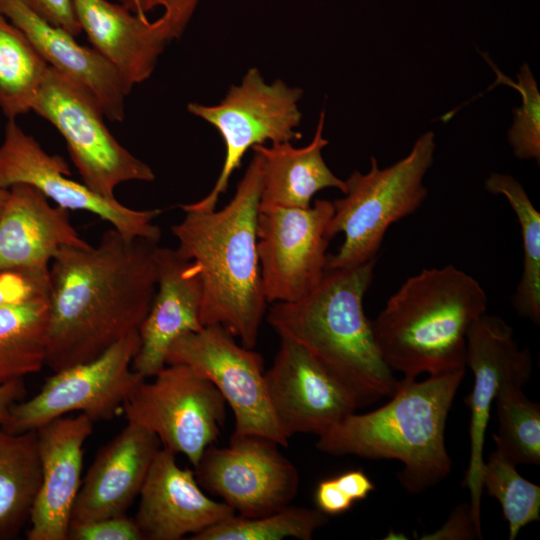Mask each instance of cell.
<instances>
[{
    "label": "cell",
    "mask_w": 540,
    "mask_h": 540,
    "mask_svg": "<svg viewBox=\"0 0 540 540\" xmlns=\"http://www.w3.org/2000/svg\"><path fill=\"white\" fill-rule=\"evenodd\" d=\"M88 244L73 226L68 210L51 205L30 185L8 188L0 213V273H48L61 248Z\"/></svg>",
    "instance_id": "cell-20"
},
{
    "label": "cell",
    "mask_w": 540,
    "mask_h": 540,
    "mask_svg": "<svg viewBox=\"0 0 540 540\" xmlns=\"http://www.w3.org/2000/svg\"><path fill=\"white\" fill-rule=\"evenodd\" d=\"M34 13L48 23L73 36L82 30L78 22L73 0H22Z\"/></svg>",
    "instance_id": "cell-36"
},
{
    "label": "cell",
    "mask_w": 540,
    "mask_h": 540,
    "mask_svg": "<svg viewBox=\"0 0 540 540\" xmlns=\"http://www.w3.org/2000/svg\"><path fill=\"white\" fill-rule=\"evenodd\" d=\"M31 110L58 130L83 183L99 195L114 199L122 183L155 179L151 167L114 138L94 98L50 66Z\"/></svg>",
    "instance_id": "cell-8"
},
{
    "label": "cell",
    "mask_w": 540,
    "mask_h": 540,
    "mask_svg": "<svg viewBox=\"0 0 540 540\" xmlns=\"http://www.w3.org/2000/svg\"><path fill=\"white\" fill-rule=\"evenodd\" d=\"M333 478L354 502L365 499L375 489L372 481L362 470H350Z\"/></svg>",
    "instance_id": "cell-39"
},
{
    "label": "cell",
    "mask_w": 540,
    "mask_h": 540,
    "mask_svg": "<svg viewBox=\"0 0 540 540\" xmlns=\"http://www.w3.org/2000/svg\"><path fill=\"white\" fill-rule=\"evenodd\" d=\"M30 185L48 200L68 211L79 210L97 215L127 237L160 240V228L153 223L159 209L129 208L116 198L99 195L84 183L70 178L66 161L47 153L40 144L9 119L0 145V186Z\"/></svg>",
    "instance_id": "cell-14"
},
{
    "label": "cell",
    "mask_w": 540,
    "mask_h": 540,
    "mask_svg": "<svg viewBox=\"0 0 540 540\" xmlns=\"http://www.w3.org/2000/svg\"><path fill=\"white\" fill-rule=\"evenodd\" d=\"M492 65V64H491ZM499 83L518 90L522 97L521 107L515 109L513 126L508 133L514 154L519 159H540V95L537 84L527 64L518 73V81L513 82L494 65Z\"/></svg>",
    "instance_id": "cell-32"
},
{
    "label": "cell",
    "mask_w": 540,
    "mask_h": 540,
    "mask_svg": "<svg viewBox=\"0 0 540 540\" xmlns=\"http://www.w3.org/2000/svg\"><path fill=\"white\" fill-rule=\"evenodd\" d=\"M328 522L317 509L286 506L273 513L247 518L234 514L192 535L191 540H281L291 537L311 540Z\"/></svg>",
    "instance_id": "cell-29"
},
{
    "label": "cell",
    "mask_w": 540,
    "mask_h": 540,
    "mask_svg": "<svg viewBox=\"0 0 540 540\" xmlns=\"http://www.w3.org/2000/svg\"><path fill=\"white\" fill-rule=\"evenodd\" d=\"M0 13L23 32L51 68L86 90L109 120L123 121L128 92L103 56L39 17L22 0H0Z\"/></svg>",
    "instance_id": "cell-23"
},
{
    "label": "cell",
    "mask_w": 540,
    "mask_h": 540,
    "mask_svg": "<svg viewBox=\"0 0 540 540\" xmlns=\"http://www.w3.org/2000/svg\"><path fill=\"white\" fill-rule=\"evenodd\" d=\"M317 508L327 515H337L348 511L355 503L336 484L334 478L320 481L315 491Z\"/></svg>",
    "instance_id": "cell-38"
},
{
    "label": "cell",
    "mask_w": 540,
    "mask_h": 540,
    "mask_svg": "<svg viewBox=\"0 0 540 540\" xmlns=\"http://www.w3.org/2000/svg\"><path fill=\"white\" fill-rule=\"evenodd\" d=\"M485 187L492 194L503 195L517 217L523 244V270L512 304L519 315L539 325L540 213L522 184L510 175L493 173L487 178Z\"/></svg>",
    "instance_id": "cell-27"
},
{
    "label": "cell",
    "mask_w": 540,
    "mask_h": 540,
    "mask_svg": "<svg viewBox=\"0 0 540 540\" xmlns=\"http://www.w3.org/2000/svg\"><path fill=\"white\" fill-rule=\"evenodd\" d=\"M202 287L197 265L177 249L157 252V285L149 311L138 329L139 348L132 369L145 379L165 365L167 352L181 336L203 328Z\"/></svg>",
    "instance_id": "cell-19"
},
{
    "label": "cell",
    "mask_w": 540,
    "mask_h": 540,
    "mask_svg": "<svg viewBox=\"0 0 540 540\" xmlns=\"http://www.w3.org/2000/svg\"><path fill=\"white\" fill-rule=\"evenodd\" d=\"M435 151L433 132L421 135L410 153L395 164L380 169L371 157L367 173L353 171L345 180L346 192L332 201L328 226L332 239L344 234L328 268H352L376 259L388 228L415 213L427 197L423 178L432 166Z\"/></svg>",
    "instance_id": "cell-6"
},
{
    "label": "cell",
    "mask_w": 540,
    "mask_h": 540,
    "mask_svg": "<svg viewBox=\"0 0 540 540\" xmlns=\"http://www.w3.org/2000/svg\"><path fill=\"white\" fill-rule=\"evenodd\" d=\"M302 95V89L290 87L282 80L267 83L253 67L218 104L189 103V113L217 129L225 145V158L212 190L199 201L182 205V210H215L249 149L267 141L272 144L300 139L296 129L302 118L298 107Z\"/></svg>",
    "instance_id": "cell-7"
},
{
    "label": "cell",
    "mask_w": 540,
    "mask_h": 540,
    "mask_svg": "<svg viewBox=\"0 0 540 540\" xmlns=\"http://www.w3.org/2000/svg\"><path fill=\"white\" fill-rule=\"evenodd\" d=\"M265 371L268 398L285 435L329 431L360 406L355 392L309 351L286 338Z\"/></svg>",
    "instance_id": "cell-16"
},
{
    "label": "cell",
    "mask_w": 540,
    "mask_h": 540,
    "mask_svg": "<svg viewBox=\"0 0 540 540\" xmlns=\"http://www.w3.org/2000/svg\"><path fill=\"white\" fill-rule=\"evenodd\" d=\"M160 448L154 433L127 423L98 451L78 491L71 522L126 514Z\"/></svg>",
    "instance_id": "cell-22"
},
{
    "label": "cell",
    "mask_w": 540,
    "mask_h": 540,
    "mask_svg": "<svg viewBox=\"0 0 540 540\" xmlns=\"http://www.w3.org/2000/svg\"><path fill=\"white\" fill-rule=\"evenodd\" d=\"M474 384L465 398L470 409V459L463 485L470 492V508L481 528L485 433L490 410L500 388L510 382L525 385L532 373L528 349H520L513 328L502 318L485 313L469 328L466 338V367Z\"/></svg>",
    "instance_id": "cell-15"
},
{
    "label": "cell",
    "mask_w": 540,
    "mask_h": 540,
    "mask_svg": "<svg viewBox=\"0 0 540 540\" xmlns=\"http://www.w3.org/2000/svg\"><path fill=\"white\" fill-rule=\"evenodd\" d=\"M465 370L421 381L404 377L386 404L349 415L319 436L316 448L333 456L397 460L404 466L399 481L408 492L433 487L451 472L445 427Z\"/></svg>",
    "instance_id": "cell-4"
},
{
    "label": "cell",
    "mask_w": 540,
    "mask_h": 540,
    "mask_svg": "<svg viewBox=\"0 0 540 540\" xmlns=\"http://www.w3.org/2000/svg\"><path fill=\"white\" fill-rule=\"evenodd\" d=\"M324 120L322 110L314 137L304 147L280 142L252 148L262 157L260 208H308L314 195L323 189L346 192L345 180L330 170L322 156L323 148L328 145L323 137Z\"/></svg>",
    "instance_id": "cell-24"
},
{
    "label": "cell",
    "mask_w": 540,
    "mask_h": 540,
    "mask_svg": "<svg viewBox=\"0 0 540 540\" xmlns=\"http://www.w3.org/2000/svg\"><path fill=\"white\" fill-rule=\"evenodd\" d=\"M131 12L147 17L155 8H162L175 39L181 37L201 0H118Z\"/></svg>",
    "instance_id": "cell-34"
},
{
    "label": "cell",
    "mask_w": 540,
    "mask_h": 540,
    "mask_svg": "<svg viewBox=\"0 0 540 540\" xmlns=\"http://www.w3.org/2000/svg\"><path fill=\"white\" fill-rule=\"evenodd\" d=\"M333 203L317 199L308 208H260L257 252L265 298L295 302L322 281L328 266V226Z\"/></svg>",
    "instance_id": "cell-12"
},
{
    "label": "cell",
    "mask_w": 540,
    "mask_h": 540,
    "mask_svg": "<svg viewBox=\"0 0 540 540\" xmlns=\"http://www.w3.org/2000/svg\"><path fill=\"white\" fill-rule=\"evenodd\" d=\"M73 3L81 30L92 48L117 71L128 94L152 75L166 45L175 39L162 15L149 21L108 0Z\"/></svg>",
    "instance_id": "cell-21"
},
{
    "label": "cell",
    "mask_w": 540,
    "mask_h": 540,
    "mask_svg": "<svg viewBox=\"0 0 540 540\" xmlns=\"http://www.w3.org/2000/svg\"><path fill=\"white\" fill-rule=\"evenodd\" d=\"M166 365L190 366L210 380L232 409L236 435H258L288 447L271 407L262 356L219 325L185 334L169 348Z\"/></svg>",
    "instance_id": "cell-11"
},
{
    "label": "cell",
    "mask_w": 540,
    "mask_h": 540,
    "mask_svg": "<svg viewBox=\"0 0 540 540\" xmlns=\"http://www.w3.org/2000/svg\"><path fill=\"white\" fill-rule=\"evenodd\" d=\"M274 440L232 434L223 448L210 445L195 467L201 488L222 498L235 514L254 518L288 506L300 477Z\"/></svg>",
    "instance_id": "cell-13"
},
{
    "label": "cell",
    "mask_w": 540,
    "mask_h": 540,
    "mask_svg": "<svg viewBox=\"0 0 540 540\" xmlns=\"http://www.w3.org/2000/svg\"><path fill=\"white\" fill-rule=\"evenodd\" d=\"M40 484L36 430L12 434L0 426V540L20 534L30 519Z\"/></svg>",
    "instance_id": "cell-25"
},
{
    "label": "cell",
    "mask_w": 540,
    "mask_h": 540,
    "mask_svg": "<svg viewBox=\"0 0 540 540\" xmlns=\"http://www.w3.org/2000/svg\"><path fill=\"white\" fill-rule=\"evenodd\" d=\"M26 392L24 379L15 380L0 387V426L8 420L12 407L24 400Z\"/></svg>",
    "instance_id": "cell-40"
},
{
    "label": "cell",
    "mask_w": 540,
    "mask_h": 540,
    "mask_svg": "<svg viewBox=\"0 0 540 540\" xmlns=\"http://www.w3.org/2000/svg\"><path fill=\"white\" fill-rule=\"evenodd\" d=\"M516 464L495 449L484 460L482 485L496 498L509 526V540L531 522L540 520V486L522 477Z\"/></svg>",
    "instance_id": "cell-31"
},
{
    "label": "cell",
    "mask_w": 540,
    "mask_h": 540,
    "mask_svg": "<svg viewBox=\"0 0 540 540\" xmlns=\"http://www.w3.org/2000/svg\"><path fill=\"white\" fill-rule=\"evenodd\" d=\"M175 455L161 447L141 488L134 520L144 540H179L235 514L208 497L194 471L179 467Z\"/></svg>",
    "instance_id": "cell-18"
},
{
    "label": "cell",
    "mask_w": 540,
    "mask_h": 540,
    "mask_svg": "<svg viewBox=\"0 0 540 540\" xmlns=\"http://www.w3.org/2000/svg\"><path fill=\"white\" fill-rule=\"evenodd\" d=\"M138 348L139 335L134 332L99 357L54 372L36 395L12 407L1 427L12 434L25 433L71 412L94 422L110 420L145 380L132 369Z\"/></svg>",
    "instance_id": "cell-10"
},
{
    "label": "cell",
    "mask_w": 540,
    "mask_h": 540,
    "mask_svg": "<svg viewBox=\"0 0 540 540\" xmlns=\"http://www.w3.org/2000/svg\"><path fill=\"white\" fill-rule=\"evenodd\" d=\"M67 540H144L134 518L126 514L70 522Z\"/></svg>",
    "instance_id": "cell-33"
},
{
    "label": "cell",
    "mask_w": 540,
    "mask_h": 540,
    "mask_svg": "<svg viewBox=\"0 0 540 540\" xmlns=\"http://www.w3.org/2000/svg\"><path fill=\"white\" fill-rule=\"evenodd\" d=\"M425 540H471L482 539L480 529L473 518L469 503H462L451 512L446 523L435 532L423 535Z\"/></svg>",
    "instance_id": "cell-37"
},
{
    "label": "cell",
    "mask_w": 540,
    "mask_h": 540,
    "mask_svg": "<svg viewBox=\"0 0 540 540\" xmlns=\"http://www.w3.org/2000/svg\"><path fill=\"white\" fill-rule=\"evenodd\" d=\"M142 381L122 407L127 423L154 433L163 448L195 468L221 433L226 402L214 384L190 366L165 365Z\"/></svg>",
    "instance_id": "cell-9"
},
{
    "label": "cell",
    "mask_w": 540,
    "mask_h": 540,
    "mask_svg": "<svg viewBox=\"0 0 540 540\" xmlns=\"http://www.w3.org/2000/svg\"><path fill=\"white\" fill-rule=\"evenodd\" d=\"M94 421L80 413L51 420L37 432L41 484L31 515L28 540H67L81 486L83 447Z\"/></svg>",
    "instance_id": "cell-17"
},
{
    "label": "cell",
    "mask_w": 540,
    "mask_h": 540,
    "mask_svg": "<svg viewBox=\"0 0 540 540\" xmlns=\"http://www.w3.org/2000/svg\"><path fill=\"white\" fill-rule=\"evenodd\" d=\"M159 241L107 230L95 246H66L48 271L46 366L91 361L138 329L157 285Z\"/></svg>",
    "instance_id": "cell-1"
},
{
    "label": "cell",
    "mask_w": 540,
    "mask_h": 540,
    "mask_svg": "<svg viewBox=\"0 0 540 540\" xmlns=\"http://www.w3.org/2000/svg\"><path fill=\"white\" fill-rule=\"evenodd\" d=\"M48 68L23 32L0 13V109L8 120L31 110Z\"/></svg>",
    "instance_id": "cell-28"
},
{
    "label": "cell",
    "mask_w": 540,
    "mask_h": 540,
    "mask_svg": "<svg viewBox=\"0 0 540 540\" xmlns=\"http://www.w3.org/2000/svg\"><path fill=\"white\" fill-rule=\"evenodd\" d=\"M231 201L221 210H183L171 227L176 248L198 267L203 327L219 325L254 349L268 302L257 252L262 157L257 152Z\"/></svg>",
    "instance_id": "cell-2"
},
{
    "label": "cell",
    "mask_w": 540,
    "mask_h": 540,
    "mask_svg": "<svg viewBox=\"0 0 540 540\" xmlns=\"http://www.w3.org/2000/svg\"><path fill=\"white\" fill-rule=\"evenodd\" d=\"M47 295L48 273H0V307Z\"/></svg>",
    "instance_id": "cell-35"
},
{
    "label": "cell",
    "mask_w": 540,
    "mask_h": 540,
    "mask_svg": "<svg viewBox=\"0 0 540 540\" xmlns=\"http://www.w3.org/2000/svg\"><path fill=\"white\" fill-rule=\"evenodd\" d=\"M498 433L496 449L516 465L540 464V406L523 393V385L507 383L496 398Z\"/></svg>",
    "instance_id": "cell-30"
},
{
    "label": "cell",
    "mask_w": 540,
    "mask_h": 540,
    "mask_svg": "<svg viewBox=\"0 0 540 540\" xmlns=\"http://www.w3.org/2000/svg\"><path fill=\"white\" fill-rule=\"evenodd\" d=\"M48 295L0 307V387L46 366Z\"/></svg>",
    "instance_id": "cell-26"
},
{
    "label": "cell",
    "mask_w": 540,
    "mask_h": 540,
    "mask_svg": "<svg viewBox=\"0 0 540 540\" xmlns=\"http://www.w3.org/2000/svg\"><path fill=\"white\" fill-rule=\"evenodd\" d=\"M376 259L352 268H328L320 284L295 302L271 303L267 322L309 351L357 395L360 406L390 397L399 380L383 360L363 299Z\"/></svg>",
    "instance_id": "cell-3"
},
{
    "label": "cell",
    "mask_w": 540,
    "mask_h": 540,
    "mask_svg": "<svg viewBox=\"0 0 540 540\" xmlns=\"http://www.w3.org/2000/svg\"><path fill=\"white\" fill-rule=\"evenodd\" d=\"M8 188H3L0 186V213L3 208L6 196H7Z\"/></svg>",
    "instance_id": "cell-41"
},
{
    "label": "cell",
    "mask_w": 540,
    "mask_h": 540,
    "mask_svg": "<svg viewBox=\"0 0 540 540\" xmlns=\"http://www.w3.org/2000/svg\"><path fill=\"white\" fill-rule=\"evenodd\" d=\"M487 306L485 290L468 273L453 265L424 268L372 321L381 356L409 379L466 368L468 330Z\"/></svg>",
    "instance_id": "cell-5"
}]
</instances>
